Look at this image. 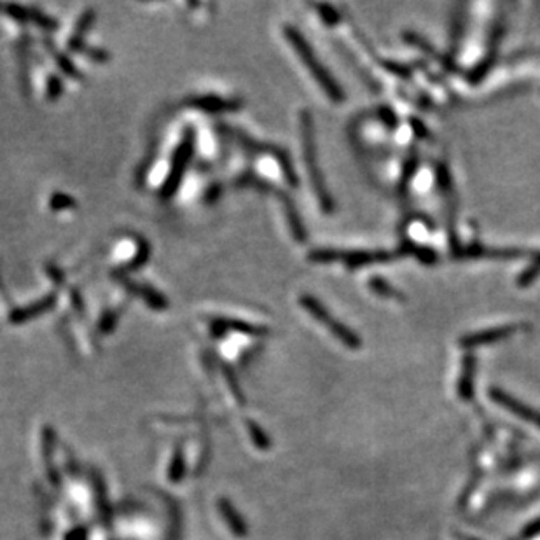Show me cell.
<instances>
[{
	"label": "cell",
	"instance_id": "1",
	"mask_svg": "<svg viewBox=\"0 0 540 540\" xmlns=\"http://www.w3.org/2000/svg\"><path fill=\"white\" fill-rule=\"evenodd\" d=\"M299 126H301V142H302V154H305L306 166H308L309 179H312L313 191L316 194L320 207L326 214L334 210V200L330 196L329 189L326 186V179L322 175V170L319 168V159H316V144H315V128H313V117L308 109H302L299 114Z\"/></svg>",
	"mask_w": 540,
	"mask_h": 540
},
{
	"label": "cell",
	"instance_id": "2",
	"mask_svg": "<svg viewBox=\"0 0 540 540\" xmlns=\"http://www.w3.org/2000/svg\"><path fill=\"white\" fill-rule=\"evenodd\" d=\"M284 34H285V37H287L289 43H291V46L295 50V53L299 54V58H301L302 64L308 67L309 74L313 75V79H315V81L319 82L320 88L326 92V95L329 96L333 102H336V103L343 102L344 92L341 89V86L337 85L336 79H334L333 75L327 72V68L323 67L322 61L316 58L315 51H313V48L309 46L308 41H306L305 37L301 36V32H299L295 27L285 25Z\"/></svg>",
	"mask_w": 540,
	"mask_h": 540
},
{
	"label": "cell",
	"instance_id": "3",
	"mask_svg": "<svg viewBox=\"0 0 540 540\" xmlns=\"http://www.w3.org/2000/svg\"><path fill=\"white\" fill-rule=\"evenodd\" d=\"M299 302H301L302 308H305L306 312H308L309 315L313 316V319L319 320V323H322V326L326 327V329L329 330V333L333 334L336 340H340L341 343L344 344V346L353 348V350L360 348V344H362L360 337H358L357 334H355L353 330L350 329V327H346L344 323H341L340 320L336 319V316L330 315L329 309H327L326 306H323L322 302L319 301V299H315L313 295H309V294H302L301 298H299Z\"/></svg>",
	"mask_w": 540,
	"mask_h": 540
},
{
	"label": "cell",
	"instance_id": "4",
	"mask_svg": "<svg viewBox=\"0 0 540 540\" xmlns=\"http://www.w3.org/2000/svg\"><path fill=\"white\" fill-rule=\"evenodd\" d=\"M194 147H196V131L193 128H187L184 131L182 142L177 147L175 154L172 159V168H170L168 177H166L165 184H163L161 191H159V196L161 200H170L173 198V194L177 193V189L180 187L184 175H186L187 165H189L191 158L194 154Z\"/></svg>",
	"mask_w": 540,
	"mask_h": 540
},
{
	"label": "cell",
	"instance_id": "5",
	"mask_svg": "<svg viewBox=\"0 0 540 540\" xmlns=\"http://www.w3.org/2000/svg\"><path fill=\"white\" fill-rule=\"evenodd\" d=\"M490 397L498 404V406L504 407V409H507L509 413L516 414V416H519L521 420L528 421V423L535 425V427L540 428V413L539 411L532 409V407L526 406V404L519 402L518 399L511 397L507 392H504V390L491 388Z\"/></svg>",
	"mask_w": 540,
	"mask_h": 540
},
{
	"label": "cell",
	"instance_id": "6",
	"mask_svg": "<svg viewBox=\"0 0 540 540\" xmlns=\"http://www.w3.org/2000/svg\"><path fill=\"white\" fill-rule=\"evenodd\" d=\"M116 278L123 287L128 289V292L144 299L145 305H149L152 309H156V312H163V309L168 308V299H166L161 292L156 291L154 287H151V285L137 284V282L130 280V278L121 273H116Z\"/></svg>",
	"mask_w": 540,
	"mask_h": 540
},
{
	"label": "cell",
	"instance_id": "7",
	"mask_svg": "<svg viewBox=\"0 0 540 540\" xmlns=\"http://www.w3.org/2000/svg\"><path fill=\"white\" fill-rule=\"evenodd\" d=\"M516 330H518L516 326H500L491 327V329L477 330V333H470L467 334V336H463L462 340H460V346L467 348V350H472V348L483 346V344L497 343V341L511 337Z\"/></svg>",
	"mask_w": 540,
	"mask_h": 540
},
{
	"label": "cell",
	"instance_id": "8",
	"mask_svg": "<svg viewBox=\"0 0 540 540\" xmlns=\"http://www.w3.org/2000/svg\"><path fill=\"white\" fill-rule=\"evenodd\" d=\"M187 105L196 107V109L205 110V112H231V110L240 109L243 102L240 98H224V96L217 95H201V96H189L186 100Z\"/></svg>",
	"mask_w": 540,
	"mask_h": 540
},
{
	"label": "cell",
	"instance_id": "9",
	"mask_svg": "<svg viewBox=\"0 0 540 540\" xmlns=\"http://www.w3.org/2000/svg\"><path fill=\"white\" fill-rule=\"evenodd\" d=\"M0 11H4L6 15L11 16V18L20 20V22H32L36 25L43 27L46 30H57L58 23L54 22L53 18L46 16L44 13L37 11V9L32 8H25V6H18V4H6L0 6Z\"/></svg>",
	"mask_w": 540,
	"mask_h": 540
},
{
	"label": "cell",
	"instance_id": "10",
	"mask_svg": "<svg viewBox=\"0 0 540 540\" xmlns=\"http://www.w3.org/2000/svg\"><path fill=\"white\" fill-rule=\"evenodd\" d=\"M54 305H57V295L48 294L46 298L37 299V301H34L32 305L15 309V312L9 315V320H11L13 323H23V322H27V320L37 319V316L48 313Z\"/></svg>",
	"mask_w": 540,
	"mask_h": 540
},
{
	"label": "cell",
	"instance_id": "11",
	"mask_svg": "<svg viewBox=\"0 0 540 540\" xmlns=\"http://www.w3.org/2000/svg\"><path fill=\"white\" fill-rule=\"evenodd\" d=\"M212 334L215 337H221L228 329H235L238 333L250 334V336H264L268 334V329L263 326H254L250 322H243V320H233V319H214L210 323Z\"/></svg>",
	"mask_w": 540,
	"mask_h": 540
},
{
	"label": "cell",
	"instance_id": "12",
	"mask_svg": "<svg viewBox=\"0 0 540 540\" xmlns=\"http://www.w3.org/2000/svg\"><path fill=\"white\" fill-rule=\"evenodd\" d=\"M392 259V254L388 252H365V250H357V252H341V261L348 264V268H360L367 266L372 263H381V261Z\"/></svg>",
	"mask_w": 540,
	"mask_h": 540
},
{
	"label": "cell",
	"instance_id": "13",
	"mask_svg": "<svg viewBox=\"0 0 540 540\" xmlns=\"http://www.w3.org/2000/svg\"><path fill=\"white\" fill-rule=\"evenodd\" d=\"M474 376H476V357L472 355H467L463 358V367L460 372V381H458V395L463 400L472 399L474 395Z\"/></svg>",
	"mask_w": 540,
	"mask_h": 540
},
{
	"label": "cell",
	"instance_id": "14",
	"mask_svg": "<svg viewBox=\"0 0 540 540\" xmlns=\"http://www.w3.org/2000/svg\"><path fill=\"white\" fill-rule=\"evenodd\" d=\"M458 257H495V259H516V257H523L525 252L516 249H484V247L474 245L470 249L462 250L456 254Z\"/></svg>",
	"mask_w": 540,
	"mask_h": 540
},
{
	"label": "cell",
	"instance_id": "15",
	"mask_svg": "<svg viewBox=\"0 0 540 540\" xmlns=\"http://www.w3.org/2000/svg\"><path fill=\"white\" fill-rule=\"evenodd\" d=\"M278 198H280L282 203H284L285 215H287L289 226H291V231H292V235H294V238L298 240L299 243L306 242V229H305V226H302L301 217H299L298 210H295V205L292 203L291 200H289L287 194L280 193V191H278Z\"/></svg>",
	"mask_w": 540,
	"mask_h": 540
},
{
	"label": "cell",
	"instance_id": "16",
	"mask_svg": "<svg viewBox=\"0 0 540 540\" xmlns=\"http://www.w3.org/2000/svg\"><path fill=\"white\" fill-rule=\"evenodd\" d=\"M46 48H48V50H50L51 57H53V60L57 61L58 67H60L61 71L65 72V74H68V75H71V78H75V79H82L81 72L78 71V67H75L74 61H72L71 58L65 57L64 53H60V51H58L57 48H54L53 44L50 43V41H46Z\"/></svg>",
	"mask_w": 540,
	"mask_h": 540
},
{
	"label": "cell",
	"instance_id": "17",
	"mask_svg": "<svg viewBox=\"0 0 540 540\" xmlns=\"http://www.w3.org/2000/svg\"><path fill=\"white\" fill-rule=\"evenodd\" d=\"M369 287H371L372 291L376 292V294L385 295V298H397V299H402V295H400V292H397L395 289H393L392 285L388 284V282H385V280H383V278H379V277H372L371 280H369Z\"/></svg>",
	"mask_w": 540,
	"mask_h": 540
},
{
	"label": "cell",
	"instance_id": "18",
	"mask_svg": "<svg viewBox=\"0 0 540 540\" xmlns=\"http://www.w3.org/2000/svg\"><path fill=\"white\" fill-rule=\"evenodd\" d=\"M539 275H540V254L535 257V259H533V263L530 264V266L526 268V270L523 271L521 275H519L518 285L519 287H528L530 284H533V282L539 278Z\"/></svg>",
	"mask_w": 540,
	"mask_h": 540
},
{
	"label": "cell",
	"instance_id": "19",
	"mask_svg": "<svg viewBox=\"0 0 540 540\" xmlns=\"http://www.w3.org/2000/svg\"><path fill=\"white\" fill-rule=\"evenodd\" d=\"M50 207L53 210H67V208L78 207V201L65 193H53L50 198Z\"/></svg>",
	"mask_w": 540,
	"mask_h": 540
},
{
	"label": "cell",
	"instance_id": "20",
	"mask_svg": "<svg viewBox=\"0 0 540 540\" xmlns=\"http://www.w3.org/2000/svg\"><path fill=\"white\" fill-rule=\"evenodd\" d=\"M138 245L140 249H137V257L130 263L128 270H137V268H142V264L147 263L149 257H151V249H149V243L144 242V240H138Z\"/></svg>",
	"mask_w": 540,
	"mask_h": 540
},
{
	"label": "cell",
	"instance_id": "21",
	"mask_svg": "<svg viewBox=\"0 0 540 540\" xmlns=\"http://www.w3.org/2000/svg\"><path fill=\"white\" fill-rule=\"evenodd\" d=\"M316 9H319L320 13V18H322L327 25H334V23L340 22V15H337V11L333 8V6L320 4L316 6Z\"/></svg>",
	"mask_w": 540,
	"mask_h": 540
},
{
	"label": "cell",
	"instance_id": "22",
	"mask_svg": "<svg viewBox=\"0 0 540 540\" xmlns=\"http://www.w3.org/2000/svg\"><path fill=\"white\" fill-rule=\"evenodd\" d=\"M79 53H85L86 57L89 58V60L98 61V64H105V61H109V60H110V54L107 53V51H103V50H96V48H86V46H82L81 50H79Z\"/></svg>",
	"mask_w": 540,
	"mask_h": 540
},
{
	"label": "cell",
	"instance_id": "23",
	"mask_svg": "<svg viewBox=\"0 0 540 540\" xmlns=\"http://www.w3.org/2000/svg\"><path fill=\"white\" fill-rule=\"evenodd\" d=\"M61 92H64L61 81L57 78V75H51V78L48 79V98L58 100V96L61 95Z\"/></svg>",
	"mask_w": 540,
	"mask_h": 540
},
{
	"label": "cell",
	"instance_id": "24",
	"mask_svg": "<svg viewBox=\"0 0 540 540\" xmlns=\"http://www.w3.org/2000/svg\"><path fill=\"white\" fill-rule=\"evenodd\" d=\"M117 322V312H107L105 315L102 316V320H100V330L102 333H110V330L114 329V326H116Z\"/></svg>",
	"mask_w": 540,
	"mask_h": 540
},
{
	"label": "cell",
	"instance_id": "25",
	"mask_svg": "<svg viewBox=\"0 0 540 540\" xmlns=\"http://www.w3.org/2000/svg\"><path fill=\"white\" fill-rule=\"evenodd\" d=\"M385 67L388 68V72L399 74V75H402V78H409V71H407L406 67H402V65H397V64H393V61H386Z\"/></svg>",
	"mask_w": 540,
	"mask_h": 540
}]
</instances>
